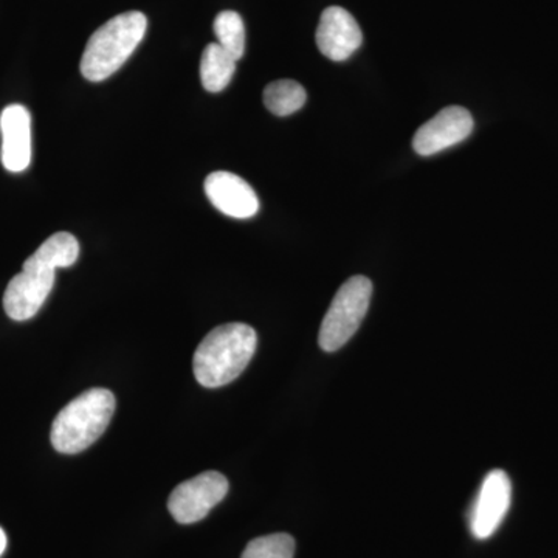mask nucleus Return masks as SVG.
<instances>
[{
  "instance_id": "4468645a",
  "label": "nucleus",
  "mask_w": 558,
  "mask_h": 558,
  "mask_svg": "<svg viewBox=\"0 0 558 558\" xmlns=\"http://www.w3.org/2000/svg\"><path fill=\"white\" fill-rule=\"evenodd\" d=\"M213 28L219 46L240 61L245 53V27L240 14L236 11H222L216 16Z\"/></svg>"
},
{
  "instance_id": "39448f33",
  "label": "nucleus",
  "mask_w": 558,
  "mask_h": 558,
  "mask_svg": "<svg viewBox=\"0 0 558 558\" xmlns=\"http://www.w3.org/2000/svg\"><path fill=\"white\" fill-rule=\"evenodd\" d=\"M371 295L373 282L366 277H352L341 286L319 328L323 351H339L352 339L368 312Z\"/></svg>"
},
{
  "instance_id": "f257e3e1",
  "label": "nucleus",
  "mask_w": 558,
  "mask_h": 558,
  "mask_svg": "<svg viewBox=\"0 0 558 558\" xmlns=\"http://www.w3.org/2000/svg\"><path fill=\"white\" fill-rule=\"evenodd\" d=\"M80 244L73 234L54 233L25 260L21 274L11 279L3 293V310L14 322H27L49 299L58 269L73 266Z\"/></svg>"
},
{
  "instance_id": "9b49d317",
  "label": "nucleus",
  "mask_w": 558,
  "mask_h": 558,
  "mask_svg": "<svg viewBox=\"0 0 558 558\" xmlns=\"http://www.w3.org/2000/svg\"><path fill=\"white\" fill-rule=\"evenodd\" d=\"M0 134L3 168L10 172L27 170L32 161V116L28 109L21 105L7 106L0 116Z\"/></svg>"
},
{
  "instance_id": "1a4fd4ad",
  "label": "nucleus",
  "mask_w": 558,
  "mask_h": 558,
  "mask_svg": "<svg viewBox=\"0 0 558 558\" xmlns=\"http://www.w3.org/2000/svg\"><path fill=\"white\" fill-rule=\"evenodd\" d=\"M363 43L357 21L341 7L323 11L317 28L318 50L330 61H347Z\"/></svg>"
},
{
  "instance_id": "20e7f679",
  "label": "nucleus",
  "mask_w": 558,
  "mask_h": 558,
  "mask_svg": "<svg viewBox=\"0 0 558 558\" xmlns=\"http://www.w3.org/2000/svg\"><path fill=\"white\" fill-rule=\"evenodd\" d=\"M116 398L105 388H92L60 411L51 425V446L64 454L89 449L109 427Z\"/></svg>"
},
{
  "instance_id": "2eb2a0df",
  "label": "nucleus",
  "mask_w": 558,
  "mask_h": 558,
  "mask_svg": "<svg viewBox=\"0 0 558 558\" xmlns=\"http://www.w3.org/2000/svg\"><path fill=\"white\" fill-rule=\"evenodd\" d=\"M295 539L289 534H271L253 539L241 558H293Z\"/></svg>"
},
{
  "instance_id": "f8f14e48",
  "label": "nucleus",
  "mask_w": 558,
  "mask_h": 558,
  "mask_svg": "<svg viewBox=\"0 0 558 558\" xmlns=\"http://www.w3.org/2000/svg\"><path fill=\"white\" fill-rule=\"evenodd\" d=\"M236 72V60L218 43L205 47L201 61V80L205 90L218 94L229 86Z\"/></svg>"
},
{
  "instance_id": "7ed1b4c3",
  "label": "nucleus",
  "mask_w": 558,
  "mask_h": 558,
  "mask_svg": "<svg viewBox=\"0 0 558 558\" xmlns=\"http://www.w3.org/2000/svg\"><path fill=\"white\" fill-rule=\"evenodd\" d=\"M148 28V20L140 11H128L101 25L90 36L81 58V73L92 83L112 76L124 64Z\"/></svg>"
},
{
  "instance_id": "423d86ee",
  "label": "nucleus",
  "mask_w": 558,
  "mask_h": 558,
  "mask_svg": "<svg viewBox=\"0 0 558 558\" xmlns=\"http://www.w3.org/2000/svg\"><path fill=\"white\" fill-rule=\"evenodd\" d=\"M229 494V481L222 473L209 470L193 480L179 484L172 490L168 509L180 524H193L204 520Z\"/></svg>"
},
{
  "instance_id": "f03ea898",
  "label": "nucleus",
  "mask_w": 558,
  "mask_h": 558,
  "mask_svg": "<svg viewBox=\"0 0 558 558\" xmlns=\"http://www.w3.org/2000/svg\"><path fill=\"white\" fill-rule=\"evenodd\" d=\"M256 344L255 329L244 323H229L213 329L194 352V377L205 388L229 385L247 368Z\"/></svg>"
},
{
  "instance_id": "6e6552de",
  "label": "nucleus",
  "mask_w": 558,
  "mask_h": 558,
  "mask_svg": "<svg viewBox=\"0 0 558 558\" xmlns=\"http://www.w3.org/2000/svg\"><path fill=\"white\" fill-rule=\"evenodd\" d=\"M473 126L475 124L468 109L450 106L418 128L413 138V148L418 156H435L440 150L464 142L472 134Z\"/></svg>"
},
{
  "instance_id": "ddd939ff",
  "label": "nucleus",
  "mask_w": 558,
  "mask_h": 558,
  "mask_svg": "<svg viewBox=\"0 0 558 558\" xmlns=\"http://www.w3.org/2000/svg\"><path fill=\"white\" fill-rule=\"evenodd\" d=\"M307 94L300 83L292 80H279L270 83L264 90V105L274 116L288 117L299 112L306 105Z\"/></svg>"
},
{
  "instance_id": "0eeeda50",
  "label": "nucleus",
  "mask_w": 558,
  "mask_h": 558,
  "mask_svg": "<svg viewBox=\"0 0 558 558\" xmlns=\"http://www.w3.org/2000/svg\"><path fill=\"white\" fill-rule=\"evenodd\" d=\"M510 501H512V484L508 473L502 470H492L483 481L470 513L472 534L478 539L492 537L508 515Z\"/></svg>"
},
{
  "instance_id": "9d476101",
  "label": "nucleus",
  "mask_w": 558,
  "mask_h": 558,
  "mask_svg": "<svg viewBox=\"0 0 558 558\" xmlns=\"http://www.w3.org/2000/svg\"><path fill=\"white\" fill-rule=\"evenodd\" d=\"M204 186L209 202L230 218L250 219L259 211L258 194L233 172H211Z\"/></svg>"
},
{
  "instance_id": "dca6fc26",
  "label": "nucleus",
  "mask_w": 558,
  "mask_h": 558,
  "mask_svg": "<svg viewBox=\"0 0 558 558\" xmlns=\"http://www.w3.org/2000/svg\"><path fill=\"white\" fill-rule=\"evenodd\" d=\"M7 549V535L5 532H3V529L0 527V556H2L3 553H5Z\"/></svg>"
}]
</instances>
